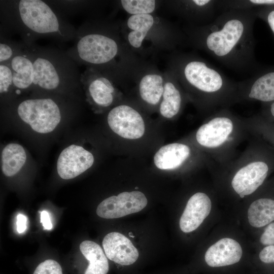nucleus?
I'll return each instance as SVG.
<instances>
[{"label": "nucleus", "mask_w": 274, "mask_h": 274, "mask_svg": "<svg viewBox=\"0 0 274 274\" xmlns=\"http://www.w3.org/2000/svg\"><path fill=\"white\" fill-rule=\"evenodd\" d=\"M256 18L255 9L222 12L196 30L197 44L226 67L254 73L262 67L255 54L253 28Z\"/></svg>", "instance_id": "f257e3e1"}, {"label": "nucleus", "mask_w": 274, "mask_h": 274, "mask_svg": "<svg viewBox=\"0 0 274 274\" xmlns=\"http://www.w3.org/2000/svg\"><path fill=\"white\" fill-rule=\"evenodd\" d=\"M1 28L18 34L25 45L40 38L60 42L74 40L77 29L41 0L1 1Z\"/></svg>", "instance_id": "f03ea898"}, {"label": "nucleus", "mask_w": 274, "mask_h": 274, "mask_svg": "<svg viewBox=\"0 0 274 274\" xmlns=\"http://www.w3.org/2000/svg\"><path fill=\"white\" fill-rule=\"evenodd\" d=\"M25 46L33 66L31 91L77 97L83 87L81 74L65 51L35 43Z\"/></svg>", "instance_id": "7ed1b4c3"}, {"label": "nucleus", "mask_w": 274, "mask_h": 274, "mask_svg": "<svg viewBox=\"0 0 274 274\" xmlns=\"http://www.w3.org/2000/svg\"><path fill=\"white\" fill-rule=\"evenodd\" d=\"M181 74L185 84L192 90L201 109L209 115L238 103V82L200 59L184 62Z\"/></svg>", "instance_id": "20e7f679"}, {"label": "nucleus", "mask_w": 274, "mask_h": 274, "mask_svg": "<svg viewBox=\"0 0 274 274\" xmlns=\"http://www.w3.org/2000/svg\"><path fill=\"white\" fill-rule=\"evenodd\" d=\"M249 132L244 118L224 108L209 115L195 133L197 144L217 165L234 158L235 149Z\"/></svg>", "instance_id": "39448f33"}, {"label": "nucleus", "mask_w": 274, "mask_h": 274, "mask_svg": "<svg viewBox=\"0 0 274 274\" xmlns=\"http://www.w3.org/2000/svg\"><path fill=\"white\" fill-rule=\"evenodd\" d=\"M256 138L239 156L223 164L234 169L231 186L241 198L256 191L274 168V149Z\"/></svg>", "instance_id": "423d86ee"}, {"label": "nucleus", "mask_w": 274, "mask_h": 274, "mask_svg": "<svg viewBox=\"0 0 274 274\" xmlns=\"http://www.w3.org/2000/svg\"><path fill=\"white\" fill-rule=\"evenodd\" d=\"M35 93L37 96L17 101L13 111L33 131L41 134L50 133L60 123L64 107L53 96L56 94Z\"/></svg>", "instance_id": "0eeeda50"}, {"label": "nucleus", "mask_w": 274, "mask_h": 274, "mask_svg": "<svg viewBox=\"0 0 274 274\" xmlns=\"http://www.w3.org/2000/svg\"><path fill=\"white\" fill-rule=\"evenodd\" d=\"M74 40L73 46L65 52L78 65H104L113 60L118 53V45L113 38L90 31L84 24L77 29Z\"/></svg>", "instance_id": "6e6552de"}, {"label": "nucleus", "mask_w": 274, "mask_h": 274, "mask_svg": "<svg viewBox=\"0 0 274 274\" xmlns=\"http://www.w3.org/2000/svg\"><path fill=\"white\" fill-rule=\"evenodd\" d=\"M238 82V102L274 101V65L261 67L250 78Z\"/></svg>", "instance_id": "1a4fd4ad"}, {"label": "nucleus", "mask_w": 274, "mask_h": 274, "mask_svg": "<svg viewBox=\"0 0 274 274\" xmlns=\"http://www.w3.org/2000/svg\"><path fill=\"white\" fill-rule=\"evenodd\" d=\"M147 203L146 196L141 191L123 192L102 200L96 213L105 219L119 218L142 211Z\"/></svg>", "instance_id": "9d476101"}, {"label": "nucleus", "mask_w": 274, "mask_h": 274, "mask_svg": "<svg viewBox=\"0 0 274 274\" xmlns=\"http://www.w3.org/2000/svg\"><path fill=\"white\" fill-rule=\"evenodd\" d=\"M107 122L111 129L124 139H138L145 133V125L142 116L129 106L119 105L111 109Z\"/></svg>", "instance_id": "9b49d317"}, {"label": "nucleus", "mask_w": 274, "mask_h": 274, "mask_svg": "<svg viewBox=\"0 0 274 274\" xmlns=\"http://www.w3.org/2000/svg\"><path fill=\"white\" fill-rule=\"evenodd\" d=\"M94 162L91 152L81 146L72 144L59 154L57 161V173L63 179H72L90 168Z\"/></svg>", "instance_id": "f8f14e48"}, {"label": "nucleus", "mask_w": 274, "mask_h": 274, "mask_svg": "<svg viewBox=\"0 0 274 274\" xmlns=\"http://www.w3.org/2000/svg\"><path fill=\"white\" fill-rule=\"evenodd\" d=\"M81 81L88 100L99 108H107L114 100L115 88L110 80L88 68L81 74Z\"/></svg>", "instance_id": "ddd939ff"}, {"label": "nucleus", "mask_w": 274, "mask_h": 274, "mask_svg": "<svg viewBox=\"0 0 274 274\" xmlns=\"http://www.w3.org/2000/svg\"><path fill=\"white\" fill-rule=\"evenodd\" d=\"M102 247L109 259L122 265L132 264L139 256L138 250L132 242L118 232L107 234L103 239Z\"/></svg>", "instance_id": "4468645a"}, {"label": "nucleus", "mask_w": 274, "mask_h": 274, "mask_svg": "<svg viewBox=\"0 0 274 274\" xmlns=\"http://www.w3.org/2000/svg\"><path fill=\"white\" fill-rule=\"evenodd\" d=\"M211 210V201L206 193L198 192L192 195L180 218L181 230L188 233L196 229L209 215Z\"/></svg>", "instance_id": "2eb2a0df"}, {"label": "nucleus", "mask_w": 274, "mask_h": 274, "mask_svg": "<svg viewBox=\"0 0 274 274\" xmlns=\"http://www.w3.org/2000/svg\"><path fill=\"white\" fill-rule=\"evenodd\" d=\"M243 254L239 244L233 239L223 238L207 250L204 259L211 267H221L238 262Z\"/></svg>", "instance_id": "dca6fc26"}, {"label": "nucleus", "mask_w": 274, "mask_h": 274, "mask_svg": "<svg viewBox=\"0 0 274 274\" xmlns=\"http://www.w3.org/2000/svg\"><path fill=\"white\" fill-rule=\"evenodd\" d=\"M7 63L12 70L15 95H19L23 92L31 91L34 70L32 61L25 46Z\"/></svg>", "instance_id": "f3484780"}, {"label": "nucleus", "mask_w": 274, "mask_h": 274, "mask_svg": "<svg viewBox=\"0 0 274 274\" xmlns=\"http://www.w3.org/2000/svg\"><path fill=\"white\" fill-rule=\"evenodd\" d=\"M190 147L181 143H174L161 147L154 156L155 165L162 170H173L183 166L190 159Z\"/></svg>", "instance_id": "a211bd4d"}, {"label": "nucleus", "mask_w": 274, "mask_h": 274, "mask_svg": "<svg viewBox=\"0 0 274 274\" xmlns=\"http://www.w3.org/2000/svg\"><path fill=\"white\" fill-rule=\"evenodd\" d=\"M26 152L21 145L11 143L3 149L1 153V168L3 174L12 177L17 174L24 165Z\"/></svg>", "instance_id": "6ab92c4d"}, {"label": "nucleus", "mask_w": 274, "mask_h": 274, "mask_svg": "<svg viewBox=\"0 0 274 274\" xmlns=\"http://www.w3.org/2000/svg\"><path fill=\"white\" fill-rule=\"evenodd\" d=\"M80 250L89 263L84 274H107L109 271L107 257L100 246L91 241H84Z\"/></svg>", "instance_id": "aec40b11"}, {"label": "nucleus", "mask_w": 274, "mask_h": 274, "mask_svg": "<svg viewBox=\"0 0 274 274\" xmlns=\"http://www.w3.org/2000/svg\"><path fill=\"white\" fill-rule=\"evenodd\" d=\"M250 225L255 227H263L274 220V199L261 198L254 201L248 211Z\"/></svg>", "instance_id": "412c9836"}, {"label": "nucleus", "mask_w": 274, "mask_h": 274, "mask_svg": "<svg viewBox=\"0 0 274 274\" xmlns=\"http://www.w3.org/2000/svg\"><path fill=\"white\" fill-rule=\"evenodd\" d=\"M153 23V17L150 14L131 15L127 22L128 27L132 30L128 35L130 44L134 48L140 47Z\"/></svg>", "instance_id": "4be33fe9"}, {"label": "nucleus", "mask_w": 274, "mask_h": 274, "mask_svg": "<svg viewBox=\"0 0 274 274\" xmlns=\"http://www.w3.org/2000/svg\"><path fill=\"white\" fill-rule=\"evenodd\" d=\"M182 101V93L178 87L173 82H166L160 106L161 115L167 119L176 116L181 110Z\"/></svg>", "instance_id": "5701e85b"}, {"label": "nucleus", "mask_w": 274, "mask_h": 274, "mask_svg": "<svg viewBox=\"0 0 274 274\" xmlns=\"http://www.w3.org/2000/svg\"><path fill=\"white\" fill-rule=\"evenodd\" d=\"M163 91V79L159 75H147L140 81V96L145 101L150 105H155L159 102Z\"/></svg>", "instance_id": "b1692460"}, {"label": "nucleus", "mask_w": 274, "mask_h": 274, "mask_svg": "<svg viewBox=\"0 0 274 274\" xmlns=\"http://www.w3.org/2000/svg\"><path fill=\"white\" fill-rule=\"evenodd\" d=\"M249 132L260 139L274 149V122H269L259 114L244 118Z\"/></svg>", "instance_id": "393cba45"}, {"label": "nucleus", "mask_w": 274, "mask_h": 274, "mask_svg": "<svg viewBox=\"0 0 274 274\" xmlns=\"http://www.w3.org/2000/svg\"><path fill=\"white\" fill-rule=\"evenodd\" d=\"M274 6V0H216L217 10L221 13L231 10H251Z\"/></svg>", "instance_id": "a878e982"}, {"label": "nucleus", "mask_w": 274, "mask_h": 274, "mask_svg": "<svg viewBox=\"0 0 274 274\" xmlns=\"http://www.w3.org/2000/svg\"><path fill=\"white\" fill-rule=\"evenodd\" d=\"M22 42H17L3 35H1L0 41V64L7 63L24 48Z\"/></svg>", "instance_id": "bb28decb"}, {"label": "nucleus", "mask_w": 274, "mask_h": 274, "mask_svg": "<svg viewBox=\"0 0 274 274\" xmlns=\"http://www.w3.org/2000/svg\"><path fill=\"white\" fill-rule=\"evenodd\" d=\"M123 9L133 15L149 14L155 8L156 2L153 0H122Z\"/></svg>", "instance_id": "cd10ccee"}, {"label": "nucleus", "mask_w": 274, "mask_h": 274, "mask_svg": "<svg viewBox=\"0 0 274 274\" xmlns=\"http://www.w3.org/2000/svg\"><path fill=\"white\" fill-rule=\"evenodd\" d=\"M0 93L1 96L8 98L16 95L12 70L8 63L0 64Z\"/></svg>", "instance_id": "c85d7f7f"}, {"label": "nucleus", "mask_w": 274, "mask_h": 274, "mask_svg": "<svg viewBox=\"0 0 274 274\" xmlns=\"http://www.w3.org/2000/svg\"><path fill=\"white\" fill-rule=\"evenodd\" d=\"M33 274H62L60 265L52 259L46 260L36 268Z\"/></svg>", "instance_id": "c756f323"}, {"label": "nucleus", "mask_w": 274, "mask_h": 274, "mask_svg": "<svg viewBox=\"0 0 274 274\" xmlns=\"http://www.w3.org/2000/svg\"><path fill=\"white\" fill-rule=\"evenodd\" d=\"M257 18L264 21L274 36V6H265L255 9Z\"/></svg>", "instance_id": "7c9ffc66"}, {"label": "nucleus", "mask_w": 274, "mask_h": 274, "mask_svg": "<svg viewBox=\"0 0 274 274\" xmlns=\"http://www.w3.org/2000/svg\"><path fill=\"white\" fill-rule=\"evenodd\" d=\"M260 241L263 245H274V223H271L267 226Z\"/></svg>", "instance_id": "2f4dec72"}, {"label": "nucleus", "mask_w": 274, "mask_h": 274, "mask_svg": "<svg viewBox=\"0 0 274 274\" xmlns=\"http://www.w3.org/2000/svg\"><path fill=\"white\" fill-rule=\"evenodd\" d=\"M260 260L265 263L274 262V245L267 246L259 253Z\"/></svg>", "instance_id": "473e14b6"}, {"label": "nucleus", "mask_w": 274, "mask_h": 274, "mask_svg": "<svg viewBox=\"0 0 274 274\" xmlns=\"http://www.w3.org/2000/svg\"><path fill=\"white\" fill-rule=\"evenodd\" d=\"M259 115L266 120L274 122V101L263 104L262 111Z\"/></svg>", "instance_id": "72a5a7b5"}, {"label": "nucleus", "mask_w": 274, "mask_h": 274, "mask_svg": "<svg viewBox=\"0 0 274 274\" xmlns=\"http://www.w3.org/2000/svg\"><path fill=\"white\" fill-rule=\"evenodd\" d=\"M27 217L21 214H19L17 217V231L19 233H23L27 228Z\"/></svg>", "instance_id": "f704fd0d"}, {"label": "nucleus", "mask_w": 274, "mask_h": 274, "mask_svg": "<svg viewBox=\"0 0 274 274\" xmlns=\"http://www.w3.org/2000/svg\"><path fill=\"white\" fill-rule=\"evenodd\" d=\"M41 223L45 230H51L52 228V224L49 214L46 211H43L41 213Z\"/></svg>", "instance_id": "c9c22d12"}]
</instances>
